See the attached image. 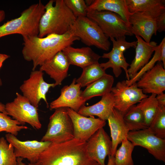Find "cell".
Wrapping results in <instances>:
<instances>
[{"label":"cell","mask_w":165,"mask_h":165,"mask_svg":"<svg viewBox=\"0 0 165 165\" xmlns=\"http://www.w3.org/2000/svg\"><path fill=\"white\" fill-rule=\"evenodd\" d=\"M0 112L7 115L5 110V105L1 102H0Z\"/></svg>","instance_id":"b9f144b4"},{"label":"cell","mask_w":165,"mask_h":165,"mask_svg":"<svg viewBox=\"0 0 165 165\" xmlns=\"http://www.w3.org/2000/svg\"><path fill=\"white\" fill-rule=\"evenodd\" d=\"M126 37L118 39L111 38L110 39L112 42L113 47L111 51L108 53H104L101 57L106 58L108 61L105 63L100 64L101 66L105 71L111 68L115 77H118L121 75L122 68L124 71L127 80L130 79L128 73V67L130 65L126 61L123 55V52L127 49L132 47L135 48L137 41L128 42L126 40Z\"/></svg>","instance_id":"9c48e42d"},{"label":"cell","mask_w":165,"mask_h":165,"mask_svg":"<svg viewBox=\"0 0 165 165\" xmlns=\"http://www.w3.org/2000/svg\"><path fill=\"white\" fill-rule=\"evenodd\" d=\"M86 16L98 25L108 38L116 39L126 35H133L130 25L113 12L106 11L88 12Z\"/></svg>","instance_id":"52a82bcc"},{"label":"cell","mask_w":165,"mask_h":165,"mask_svg":"<svg viewBox=\"0 0 165 165\" xmlns=\"http://www.w3.org/2000/svg\"><path fill=\"white\" fill-rule=\"evenodd\" d=\"M67 110L73 124L75 138L87 141L98 130L106 124V121L99 118L83 116L69 108H67Z\"/></svg>","instance_id":"4fadbf2b"},{"label":"cell","mask_w":165,"mask_h":165,"mask_svg":"<svg viewBox=\"0 0 165 165\" xmlns=\"http://www.w3.org/2000/svg\"><path fill=\"white\" fill-rule=\"evenodd\" d=\"M70 65L82 68L90 64L99 63L101 57L89 47L75 48L70 46L62 50Z\"/></svg>","instance_id":"44dd1931"},{"label":"cell","mask_w":165,"mask_h":165,"mask_svg":"<svg viewBox=\"0 0 165 165\" xmlns=\"http://www.w3.org/2000/svg\"><path fill=\"white\" fill-rule=\"evenodd\" d=\"M28 127L16 120L11 119L8 115L0 112V133L5 132L17 136L18 133L23 129H27Z\"/></svg>","instance_id":"d6a6232c"},{"label":"cell","mask_w":165,"mask_h":165,"mask_svg":"<svg viewBox=\"0 0 165 165\" xmlns=\"http://www.w3.org/2000/svg\"><path fill=\"white\" fill-rule=\"evenodd\" d=\"M112 138V156H114L118 145L127 139L129 131L123 119V115L113 108L107 119Z\"/></svg>","instance_id":"7402d4cb"},{"label":"cell","mask_w":165,"mask_h":165,"mask_svg":"<svg viewBox=\"0 0 165 165\" xmlns=\"http://www.w3.org/2000/svg\"><path fill=\"white\" fill-rule=\"evenodd\" d=\"M135 36L137 39L135 55L130 65V68L128 69L130 79L148 63L157 46V43L155 42L151 41L147 43L140 37Z\"/></svg>","instance_id":"ffe728a7"},{"label":"cell","mask_w":165,"mask_h":165,"mask_svg":"<svg viewBox=\"0 0 165 165\" xmlns=\"http://www.w3.org/2000/svg\"><path fill=\"white\" fill-rule=\"evenodd\" d=\"M5 11L3 10L0 9V22L5 19Z\"/></svg>","instance_id":"60d3db41"},{"label":"cell","mask_w":165,"mask_h":165,"mask_svg":"<svg viewBox=\"0 0 165 165\" xmlns=\"http://www.w3.org/2000/svg\"><path fill=\"white\" fill-rule=\"evenodd\" d=\"M9 57V56L8 55L0 53V69L2 67L3 62ZM2 85V81L0 78V86H1Z\"/></svg>","instance_id":"f35d334b"},{"label":"cell","mask_w":165,"mask_h":165,"mask_svg":"<svg viewBox=\"0 0 165 165\" xmlns=\"http://www.w3.org/2000/svg\"><path fill=\"white\" fill-rule=\"evenodd\" d=\"M111 92L113 97L114 108L123 115L130 107L148 96L138 87L136 82L128 86L126 80L118 82Z\"/></svg>","instance_id":"8fae6325"},{"label":"cell","mask_w":165,"mask_h":165,"mask_svg":"<svg viewBox=\"0 0 165 165\" xmlns=\"http://www.w3.org/2000/svg\"><path fill=\"white\" fill-rule=\"evenodd\" d=\"M108 159L107 165H115L114 156H108Z\"/></svg>","instance_id":"ab89813d"},{"label":"cell","mask_w":165,"mask_h":165,"mask_svg":"<svg viewBox=\"0 0 165 165\" xmlns=\"http://www.w3.org/2000/svg\"><path fill=\"white\" fill-rule=\"evenodd\" d=\"M5 109L8 115L11 116L13 119L19 122L21 125L26 123L36 129L41 128L38 108L20 93L16 92L13 100L6 104Z\"/></svg>","instance_id":"ba28073f"},{"label":"cell","mask_w":165,"mask_h":165,"mask_svg":"<svg viewBox=\"0 0 165 165\" xmlns=\"http://www.w3.org/2000/svg\"><path fill=\"white\" fill-rule=\"evenodd\" d=\"M114 82L113 77L106 73L86 86L81 96L86 101L95 97H102L111 92Z\"/></svg>","instance_id":"484cf974"},{"label":"cell","mask_w":165,"mask_h":165,"mask_svg":"<svg viewBox=\"0 0 165 165\" xmlns=\"http://www.w3.org/2000/svg\"><path fill=\"white\" fill-rule=\"evenodd\" d=\"M82 69L80 76L76 80L81 87L87 86L106 74L99 63L90 64Z\"/></svg>","instance_id":"83f0119b"},{"label":"cell","mask_w":165,"mask_h":165,"mask_svg":"<svg viewBox=\"0 0 165 165\" xmlns=\"http://www.w3.org/2000/svg\"><path fill=\"white\" fill-rule=\"evenodd\" d=\"M157 31L161 32L165 31V11L156 18Z\"/></svg>","instance_id":"d590c367"},{"label":"cell","mask_w":165,"mask_h":165,"mask_svg":"<svg viewBox=\"0 0 165 165\" xmlns=\"http://www.w3.org/2000/svg\"><path fill=\"white\" fill-rule=\"evenodd\" d=\"M70 64L62 51L57 53L40 66L39 70L45 72L55 81L57 86L60 85L67 77Z\"/></svg>","instance_id":"d6986e66"},{"label":"cell","mask_w":165,"mask_h":165,"mask_svg":"<svg viewBox=\"0 0 165 165\" xmlns=\"http://www.w3.org/2000/svg\"><path fill=\"white\" fill-rule=\"evenodd\" d=\"M109 11L119 15L130 24L129 19L130 13L128 9L126 0H95L88 6L87 12Z\"/></svg>","instance_id":"d4e9b609"},{"label":"cell","mask_w":165,"mask_h":165,"mask_svg":"<svg viewBox=\"0 0 165 165\" xmlns=\"http://www.w3.org/2000/svg\"><path fill=\"white\" fill-rule=\"evenodd\" d=\"M76 19L64 0H50L45 5V12L39 22L38 37L64 34L69 31Z\"/></svg>","instance_id":"3957f363"},{"label":"cell","mask_w":165,"mask_h":165,"mask_svg":"<svg viewBox=\"0 0 165 165\" xmlns=\"http://www.w3.org/2000/svg\"><path fill=\"white\" fill-rule=\"evenodd\" d=\"M76 79L74 78L70 85L65 86L61 89L60 96L50 103V110L68 108L78 112L81 107L84 105L86 101L81 96V87L76 83Z\"/></svg>","instance_id":"9a60e30c"},{"label":"cell","mask_w":165,"mask_h":165,"mask_svg":"<svg viewBox=\"0 0 165 165\" xmlns=\"http://www.w3.org/2000/svg\"><path fill=\"white\" fill-rule=\"evenodd\" d=\"M87 144V141L75 138L61 143H52L35 163L26 165H100L89 155Z\"/></svg>","instance_id":"7a4b0ae2"},{"label":"cell","mask_w":165,"mask_h":165,"mask_svg":"<svg viewBox=\"0 0 165 165\" xmlns=\"http://www.w3.org/2000/svg\"><path fill=\"white\" fill-rule=\"evenodd\" d=\"M49 118L46 132L41 141L59 143L74 138V129L71 119L68 114L67 108L55 109Z\"/></svg>","instance_id":"8992f818"},{"label":"cell","mask_w":165,"mask_h":165,"mask_svg":"<svg viewBox=\"0 0 165 165\" xmlns=\"http://www.w3.org/2000/svg\"><path fill=\"white\" fill-rule=\"evenodd\" d=\"M90 156L100 165H105L106 157L111 155L112 142L103 127L98 130L87 141Z\"/></svg>","instance_id":"2e32d148"},{"label":"cell","mask_w":165,"mask_h":165,"mask_svg":"<svg viewBox=\"0 0 165 165\" xmlns=\"http://www.w3.org/2000/svg\"><path fill=\"white\" fill-rule=\"evenodd\" d=\"M22 53L24 59L32 63V71L49 60L65 47L71 46L78 37L69 31L59 35L51 34L42 38L36 36L23 37Z\"/></svg>","instance_id":"6da1fadb"},{"label":"cell","mask_w":165,"mask_h":165,"mask_svg":"<svg viewBox=\"0 0 165 165\" xmlns=\"http://www.w3.org/2000/svg\"><path fill=\"white\" fill-rule=\"evenodd\" d=\"M45 5L41 0L24 10L18 17L7 21L0 26V38L14 34L23 37L38 36L41 18Z\"/></svg>","instance_id":"277c9868"},{"label":"cell","mask_w":165,"mask_h":165,"mask_svg":"<svg viewBox=\"0 0 165 165\" xmlns=\"http://www.w3.org/2000/svg\"><path fill=\"white\" fill-rule=\"evenodd\" d=\"M0 165H17L14 148L4 137L0 138Z\"/></svg>","instance_id":"1f68e13d"},{"label":"cell","mask_w":165,"mask_h":165,"mask_svg":"<svg viewBox=\"0 0 165 165\" xmlns=\"http://www.w3.org/2000/svg\"><path fill=\"white\" fill-rule=\"evenodd\" d=\"M67 6L72 12L76 18L86 16L87 5L84 0H64Z\"/></svg>","instance_id":"e575fe53"},{"label":"cell","mask_w":165,"mask_h":165,"mask_svg":"<svg viewBox=\"0 0 165 165\" xmlns=\"http://www.w3.org/2000/svg\"><path fill=\"white\" fill-rule=\"evenodd\" d=\"M156 96V95L152 94L142 99L137 105L143 113L148 127L159 108Z\"/></svg>","instance_id":"f1b7e54d"},{"label":"cell","mask_w":165,"mask_h":165,"mask_svg":"<svg viewBox=\"0 0 165 165\" xmlns=\"http://www.w3.org/2000/svg\"><path fill=\"white\" fill-rule=\"evenodd\" d=\"M138 87L143 93L158 95L165 90V69L158 63L144 73L136 82Z\"/></svg>","instance_id":"e0dca14e"},{"label":"cell","mask_w":165,"mask_h":165,"mask_svg":"<svg viewBox=\"0 0 165 165\" xmlns=\"http://www.w3.org/2000/svg\"><path fill=\"white\" fill-rule=\"evenodd\" d=\"M114 108V100L110 93L102 96L96 103L88 106L83 105L78 113L86 117L96 116L102 120H107Z\"/></svg>","instance_id":"603a6c76"},{"label":"cell","mask_w":165,"mask_h":165,"mask_svg":"<svg viewBox=\"0 0 165 165\" xmlns=\"http://www.w3.org/2000/svg\"><path fill=\"white\" fill-rule=\"evenodd\" d=\"M148 128L157 137L165 139V106L159 105L158 111Z\"/></svg>","instance_id":"4dcf8cb0"},{"label":"cell","mask_w":165,"mask_h":165,"mask_svg":"<svg viewBox=\"0 0 165 165\" xmlns=\"http://www.w3.org/2000/svg\"><path fill=\"white\" fill-rule=\"evenodd\" d=\"M123 119L129 131L148 128L143 113L135 105L128 110L123 115Z\"/></svg>","instance_id":"4316f807"},{"label":"cell","mask_w":165,"mask_h":165,"mask_svg":"<svg viewBox=\"0 0 165 165\" xmlns=\"http://www.w3.org/2000/svg\"><path fill=\"white\" fill-rule=\"evenodd\" d=\"M5 137L7 142L13 146L16 157L27 159L31 163H35L40 154L52 143L35 140L21 141L9 133L6 134Z\"/></svg>","instance_id":"5bb4252c"},{"label":"cell","mask_w":165,"mask_h":165,"mask_svg":"<svg viewBox=\"0 0 165 165\" xmlns=\"http://www.w3.org/2000/svg\"><path fill=\"white\" fill-rule=\"evenodd\" d=\"M161 43V61L163 63L164 68H165V38L162 39Z\"/></svg>","instance_id":"8d00e7d4"},{"label":"cell","mask_w":165,"mask_h":165,"mask_svg":"<svg viewBox=\"0 0 165 165\" xmlns=\"http://www.w3.org/2000/svg\"><path fill=\"white\" fill-rule=\"evenodd\" d=\"M134 147L127 139L123 140L114 155L115 165H134L132 154Z\"/></svg>","instance_id":"f546056e"},{"label":"cell","mask_w":165,"mask_h":165,"mask_svg":"<svg viewBox=\"0 0 165 165\" xmlns=\"http://www.w3.org/2000/svg\"><path fill=\"white\" fill-rule=\"evenodd\" d=\"M23 159L20 158H17V165H26L25 163L23 162Z\"/></svg>","instance_id":"7bdbcfd3"},{"label":"cell","mask_w":165,"mask_h":165,"mask_svg":"<svg viewBox=\"0 0 165 165\" xmlns=\"http://www.w3.org/2000/svg\"><path fill=\"white\" fill-rule=\"evenodd\" d=\"M161 45L160 43L159 45H157L154 51V54L152 59L129 80H126V83L127 86L131 85L136 82L144 73L154 66L156 62H161Z\"/></svg>","instance_id":"836d02e7"},{"label":"cell","mask_w":165,"mask_h":165,"mask_svg":"<svg viewBox=\"0 0 165 165\" xmlns=\"http://www.w3.org/2000/svg\"><path fill=\"white\" fill-rule=\"evenodd\" d=\"M132 33L142 38L147 43L150 42L157 32L156 19L141 13H130L129 19Z\"/></svg>","instance_id":"ac0fdd59"},{"label":"cell","mask_w":165,"mask_h":165,"mask_svg":"<svg viewBox=\"0 0 165 165\" xmlns=\"http://www.w3.org/2000/svg\"><path fill=\"white\" fill-rule=\"evenodd\" d=\"M127 139L134 146L145 148L156 159L165 162V139L157 137L148 128L129 131Z\"/></svg>","instance_id":"7c38bea8"},{"label":"cell","mask_w":165,"mask_h":165,"mask_svg":"<svg viewBox=\"0 0 165 165\" xmlns=\"http://www.w3.org/2000/svg\"><path fill=\"white\" fill-rule=\"evenodd\" d=\"M69 31L86 45L94 46L104 50H109L111 43L98 25L86 16L77 18Z\"/></svg>","instance_id":"5b68a950"},{"label":"cell","mask_w":165,"mask_h":165,"mask_svg":"<svg viewBox=\"0 0 165 165\" xmlns=\"http://www.w3.org/2000/svg\"><path fill=\"white\" fill-rule=\"evenodd\" d=\"M156 98L159 105L165 106V94L164 93L156 95Z\"/></svg>","instance_id":"74e56055"},{"label":"cell","mask_w":165,"mask_h":165,"mask_svg":"<svg viewBox=\"0 0 165 165\" xmlns=\"http://www.w3.org/2000/svg\"><path fill=\"white\" fill-rule=\"evenodd\" d=\"M130 13L139 12L156 18L165 11V0H126Z\"/></svg>","instance_id":"cb8c5ba5"},{"label":"cell","mask_w":165,"mask_h":165,"mask_svg":"<svg viewBox=\"0 0 165 165\" xmlns=\"http://www.w3.org/2000/svg\"><path fill=\"white\" fill-rule=\"evenodd\" d=\"M43 72L40 70L32 71L29 78L25 80L20 87L23 95L37 108L43 100L49 107L46 94L50 88L56 86L54 83H49L43 79Z\"/></svg>","instance_id":"30bf717a"}]
</instances>
